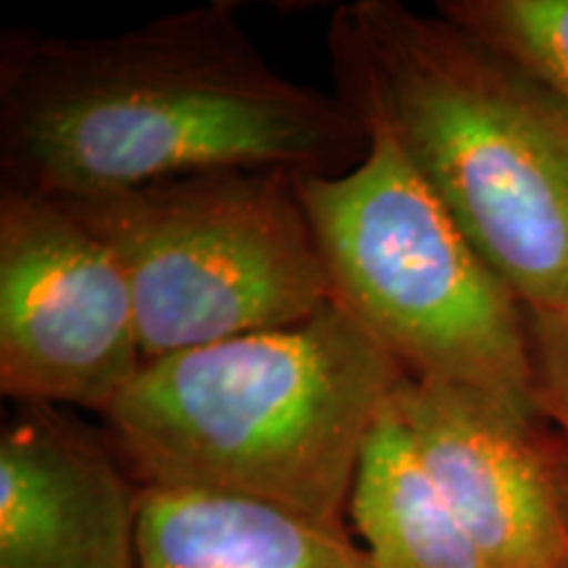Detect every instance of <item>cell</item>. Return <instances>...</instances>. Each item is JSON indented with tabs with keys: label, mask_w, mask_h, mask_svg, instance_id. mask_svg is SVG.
I'll return each mask as SVG.
<instances>
[{
	"label": "cell",
	"mask_w": 568,
	"mask_h": 568,
	"mask_svg": "<svg viewBox=\"0 0 568 568\" xmlns=\"http://www.w3.org/2000/svg\"><path fill=\"white\" fill-rule=\"evenodd\" d=\"M140 503L109 432L13 403L0 426V568H142Z\"/></svg>",
	"instance_id": "obj_8"
},
{
	"label": "cell",
	"mask_w": 568,
	"mask_h": 568,
	"mask_svg": "<svg viewBox=\"0 0 568 568\" xmlns=\"http://www.w3.org/2000/svg\"><path fill=\"white\" fill-rule=\"evenodd\" d=\"M339 174L295 176L332 303L416 379L535 406L529 316L414 172L393 134Z\"/></svg>",
	"instance_id": "obj_4"
},
{
	"label": "cell",
	"mask_w": 568,
	"mask_h": 568,
	"mask_svg": "<svg viewBox=\"0 0 568 568\" xmlns=\"http://www.w3.org/2000/svg\"><path fill=\"white\" fill-rule=\"evenodd\" d=\"M145 366L126 274L67 205L0 184V393L105 416Z\"/></svg>",
	"instance_id": "obj_6"
},
{
	"label": "cell",
	"mask_w": 568,
	"mask_h": 568,
	"mask_svg": "<svg viewBox=\"0 0 568 568\" xmlns=\"http://www.w3.org/2000/svg\"><path fill=\"white\" fill-rule=\"evenodd\" d=\"M535 406L568 445V305L527 311Z\"/></svg>",
	"instance_id": "obj_12"
},
{
	"label": "cell",
	"mask_w": 568,
	"mask_h": 568,
	"mask_svg": "<svg viewBox=\"0 0 568 568\" xmlns=\"http://www.w3.org/2000/svg\"><path fill=\"white\" fill-rule=\"evenodd\" d=\"M347 524L374 568H495L439 493L393 400L361 453Z\"/></svg>",
	"instance_id": "obj_10"
},
{
	"label": "cell",
	"mask_w": 568,
	"mask_h": 568,
	"mask_svg": "<svg viewBox=\"0 0 568 568\" xmlns=\"http://www.w3.org/2000/svg\"><path fill=\"white\" fill-rule=\"evenodd\" d=\"M437 13L506 53L568 105V0H439Z\"/></svg>",
	"instance_id": "obj_11"
},
{
	"label": "cell",
	"mask_w": 568,
	"mask_h": 568,
	"mask_svg": "<svg viewBox=\"0 0 568 568\" xmlns=\"http://www.w3.org/2000/svg\"><path fill=\"white\" fill-rule=\"evenodd\" d=\"M439 493L495 568H568V445L537 408L408 376L393 397Z\"/></svg>",
	"instance_id": "obj_7"
},
{
	"label": "cell",
	"mask_w": 568,
	"mask_h": 568,
	"mask_svg": "<svg viewBox=\"0 0 568 568\" xmlns=\"http://www.w3.org/2000/svg\"><path fill=\"white\" fill-rule=\"evenodd\" d=\"M406 368L335 303L140 368L105 414L142 485L245 495L347 527L355 471Z\"/></svg>",
	"instance_id": "obj_3"
},
{
	"label": "cell",
	"mask_w": 568,
	"mask_h": 568,
	"mask_svg": "<svg viewBox=\"0 0 568 568\" xmlns=\"http://www.w3.org/2000/svg\"><path fill=\"white\" fill-rule=\"evenodd\" d=\"M368 130L280 74L216 0L116 34H0V184L84 201L205 172L339 174Z\"/></svg>",
	"instance_id": "obj_1"
},
{
	"label": "cell",
	"mask_w": 568,
	"mask_h": 568,
	"mask_svg": "<svg viewBox=\"0 0 568 568\" xmlns=\"http://www.w3.org/2000/svg\"><path fill=\"white\" fill-rule=\"evenodd\" d=\"M337 95L414 172L527 311L568 305V105L443 13L355 0L332 13Z\"/></svg>",
	"instance_id": "obj_2"
},
{
	"label": "cell",
	"mask_w": 568,
	"mask_h": 568,
	"mask_svg": "<svg viewBox=\"0 0 568 568\" xmlns=\"http://www.w3.org/2000/svg\"><path fill=\"white\" fill-rule=\"evenodd\" d=\"M142 568H374L347 527L276 503L142 485Z\"/></svg>",
	"instance_id": "obj_9"
},
{
	"label": "cell",
	"mask_w": 568,
	"mask_h": 568,
	"mask_svg": "<svg viewBox=\"0 0 568 568\" xmlns=\"http://www.w3.org/2000/svg\"><path fill=\"white\" fill-rule=\"evenodd\" d=\"M59 203L122 264L145 364L301 324L332 303L287 172H205Z\"/></svg>",
	"instance_id": "obj_5"
}]
</instances>
